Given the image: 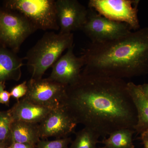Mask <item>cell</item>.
<instances>
[{
	"mask_svg": "<svg viewBox=\"0 0 148 148\" xmlns=\"http://www.w3.org/2000/svg\"><path fill=\"white\" fill-rule=\"evenodd\" d=\"M62 107L77 124L103 138L118 130H134L137 122L127 83L114 77L82 71L77 81L67 86Z\"/></svg>",
	"mask_w": 148,
	"mask_h": 148,
	"instance_id": "obj_1",
	"label": "cell"
},
{
	"mask_svg": "<svg viewBox=\"0 0 148 148\" xmlns=\"http://www.w3.org/2000/svg\"><path fill=\"white\" fill-rule=\"evenodd\" d=\"M83 71L123 79L148 74V27L117 39L91 42Z\"/></svg>",
	"mask_w": 148,
	"mask_h": 148,
	"instance_id": "obj_2",
	"label": "cell"
},
{
	"mask_svg": "<svg viewBox=\"0 0 148 148\" xmlns=\"http://www.w3.org/2000/svg\"><path fill=\"white\" fill-rule=\"evenodd\" d=\"M73 33L47 32L27 52L24 58L32 72L31 78L40 79L63 52L73 45Z\"/></svg>",
	"mask_w": 148,
	"mask_h": 148,
	"instance_id": "obj_3",
	"label": "cell"
},
{
	"mask_svg": "<svg viewBox=\"0 0 148 148\" xmlns=\"http://www.w3.org/2000/svg\"><path fill=\"white\" fill-rule=\"evenodd\" d=\"M4 7L21 14L37 30H59L54 0H7Z\"/></svg>",
	"mask_w": 148,
	"mask_h": 148,
	"instance_id": "obj_4",
	"label": "cell"
},
{
	"mask_svg": "<svg viewBox=\"0 0 148 148\" xmlns=\"http://www.w3.org/2000/svg\"><path fill=\"white\" fill-rule=\"evenodd\" d=\"M37 31L24 15L0 7V44L17 53L27 38Z\"/></svg>",
	"mask_w": 148,
	"mask_h": 148,
	"instance_id": "obj_5",
	"label": "cell"
},
{
	"mask_svg": "<svg viewBox=\"0 0 148 148\" xmlns=\"http://www.w3.org/2000/svg\"><path fill=\"white\" fill-rule=\"evenodd\" d=\"M81 30L94 43L117 39L132 32L127 24L110 20L90 8L86 21Z\"/></svg>",
	"mask_w": 148,
	"mask_h": 148,
	"instance_id": "obj_6",
	"label": "cell"
},
{
	"mask_svg": "<svg viewBox=\"0 0 148 148\" xmlns=\"http://www.w3.org/2000/svg\"><path fill=\"white\" fill-rule=\"evenodd\" d=\"M139 0H90L88 8L113 21L129 25L132 30L140 29L138 17Z\"/></svg>",
	"mask_w": 148,
	"mask_h": 148,
	"instance_id": "obj_7",
	"label": "cell"
},
{
	"mask_svg": "<svg viewBox=\"0 0 148 148\" xmlns=\"http://www.w3.org/2000/svg\"><path fill=\"white\" fill-rule=\"evenodd\" d=\"M27 84L28 92L24 98L51 110L62 107L67 86L49 77L40 79L31 78Z\"/></svg>",
	"mask_w": 148,
	"mask_h": 148,
	"instance_id": "obj_8",
	"label": "cell"
},
{
	"mask_svg": "<svg viewBox=\"0 0 148 148\" xmlns=\"http://www.w3.org/2000/svg\"><path fill=\"white\" fill-rule=\"evenodd\" d=\"M59 33H71L81 30L86 21L88 9L77 0L56 1Z\"/></svg>",
	"mask_w": 148,
	"mask_h": 148,
	"instance_id": "obj_9",
	"label": "cell"
},
{
	"mask_svg": "<svg viewBox=\"0 0 148 148\" xmlns=\"http://www.w3.org/2000/svg\"><path fill=\"white\" fill-rule=\"evenodd\" d=\"M77 123L70 114L61 107L52 110L38 124L40 138H65L73 133Z\"/></svg>",
	"mask_w": 148,
	"mask_h": 148,
	"instance_id": "obj_10",
	"label": "cell"
},
{
	"mask_svg": "<svg viewBox=\"0 0 148 148\" xmlns=\"http://www.w3.org/2000/svg\"><path fill=\"white\" fill-rule=\"evenodd\" d=\"M74 45L67 49L64 55L59 58L52 66L49 77L59 83L69 86L77 81L85 66L84 56H76Z\"/></svg>",
	"mask_w": 148,
	"mask_h": 148,
	"instance_id": "obj_11",
	"label": "cell"
},
{
	"mask_svg": "<svg viewBox=\"0 0 148 148\" xmlns=\"http://www.w3.org/2000/svg\"><path fill=\"white\" fill-rule=\"evenodd\" d=\"M52 110L37 105L26 98H21L8 110L14 121L40 123Z\"/></svg>",
	"mask_w": 148,
	"mask_h": 148,
	"instance_id": "obj_12",
	"label": "cell"
},
{
	"mask_svg": "<svg viewBox=\"0 0 148 148\" xmlns=\"http://www.w3.org/2000/svg\"><path fill=\"white\" fill-rule=\"evenodd\" d=\"M24 60L16 53L0 44V83L19 80Z\"/></svg>",
	"mask_w": 148,
	"mask_h": 148,
	"instance_id": "obj_13",
	"label": "cell"
},
{
	"mask_svg": "<svg viewBox=\"0 0 148 148\" xmlns=\"http://www.w3.org/2000/svg\"><path fill=\"white\" fill-rule=\"evenodd\" d=\"M127 88L137 113L135 132L141 133L148 130V97L143 92L140 85L127 83Z\"/></svg>",
	"mask_w": 148,
	"mask_h": 148,
	"instance_id": "obj_14",
	"label": "cell"
},
{
	"mask_svg": "<svg viewBox=\"0 0 148 148\" xmlns=\"http://www.w3.org/2000/svg\"><path fill=\"white\" fill-rule=\"evenodd\" d=\"M12 142L36 146L40 141L38 124L13 121L12 125Z\"/></svg>",
	"mask_w": 148,
	"mask_h": 148,
	"instance_id": "obj_15",
	"label": "cell"
},
{
	"mask_svg": "<svg viewBox=\"0 0 148 148\" xmlns=\"http://www.w3.org/2000/svg\"><path fill=\"white\" fill-rule=\"evenodd\" d=\"M134 130L124 128L111 133L108 138H103L100 142L106 148H135L132 142Z\"/></svg>",
	"mask_w": 148,
	"mask_h": 148,
	"instance_id": "obj_16",
	"label": "cell"
},
{
	"mask_svg": "<svg viewBox=\"0 0 148 148\" xmlns=\"http://www.w3.org/2000/svg\"><path fill=\"white\" fill-rule=\"evenodd\" d=\"M100 137L91 130L84 127L75 133V138L69 148H98L96 145L100 143Z\"/></svg>",
	"mask_w": 148,
	"mask_h": 148,
	"instance_id": "obj_17",
	"label": "cell"
},
{
	"mask_svg": "<svg viewBox=\"0 0 148 148\" xmlns=\"http://www.w3.org/2000/svg\"><path fill=\"white\" fill-rule=\"evenodd\" d=\"M13 121L8 110L0 111V144L8 147L12 143V125Z\"/></svg>",
	"mask_w": 148,
	"mask_h": 148,
	"instance_id": "obj_18",
	"label": "cell"
},
{
	"mask_svg": "<svg viewBox=\"0 0 148 148\" xmlns=\"http://www.w3.org/2000/svg\"><path fill=\"white\" fill-rule=\"evenodd\" d=\"M71 142V139L69 137L52 141L40 140L36 146V148H69V144Z\"/></svg>",
	"mask_w": 148,
	"mask_h": 148,
	"instance_id": "obj_19",
	"label": "cell"
},
{
	"mask_svg": "<svg viewBox=\"0 0 148 148\" xmlns=\"http://www.w3.org/2000/svg\"><path fill=\"white\" fill-rule=\"evenodd\" d=\"M27 82L25 81L20 84L17 85L12 88L10 90L11 97L19 101L21 98H24L28 92Z\"/></svg>",
	"mask_w": 148,
	"mask_h": 148,
	"instance_id": "obj_20",
	"label": "cell"
},
{
	"mask_svg": "<svg viewBox=\"0 0 148 148\" xmlns=\"http://www.w3.org/2000/svg\"><path fill=\"white\" fill-rule=\"evenodd\" d=\"M5 82L0 83V104L9 106L10 102V92L5 90Z\"/></svg>",
	"mask_w": 148,
	"mask_h": 148,
	"instance_id": "obj_21",
	"label": "cell"
},
{
	"mask_svg": "<svg viewBox=\"0 0 148 148\" xmlns=\"http://www.w3.org/2000/svg\"><path fill=\"white\" fill-rule=\"evenodd\" d=\"M8 148H36V146L24 143L13 142L9 146Z\"/></svg>",
	"mask_w": 148,
	"mask_h": 148,
	"instance_id": "obj_22",
	"label": "cell"
},
{
	"mask_svg": "<svg viewBox=\"0 0 148 148\" xmlns=\"http://www.w3.org/2000/svg\"><path fill=\"white\" fill-rule=\"evenodd\" d=\"M141 138L145 148H148V130L141 133Z\"/></svg>",
	"mask_w": 148,
	"mask_h": 148,
	"instance_id": "obj_23",
	"label": "cell"
},
{
	"mask_svg": "<svg viewBox=\"0 0 148 148\" xmlns=\"http://www.w3.org/2000/svg\"><path fill=\"white\" fill-rule=\"evenodd\" d=\"M142 90L145 94L148 97V84L140 85Z\"/></svg>",
	"mask_w": 148,
	"mask_h": 148,
	"instance_id": "obj_24",
	"label": "cell"
},
{
	"mask_svg": "<svg viewBox=\"0 0 148 148\" xmlns=\"http://www.w3.org/2000/svg\"><path fill=\"white\" fill-rule=\"evenodd\" d=\"M0 148H8V147L3 144H0Z\"/></svg>",
	"mask_w": 148,
	"mask_h": 148,
	"instance_id": "obj_25",
	"label": "cell"
},
{
	"mask_svg": "<svg viewBox=\"0 0 148 148\" xmlns=\"http://www.w3.org/2000/svg\"><path fill=\"white\" fill-rule=\"evenodd\" d=\"M99 148H106L105 147H103Z\"/></svg>",
	"mask_w": 148,
	"mask_h": 148,
	"instance_id": "obj_26",
	"label": "cell"
}]
</instances>
